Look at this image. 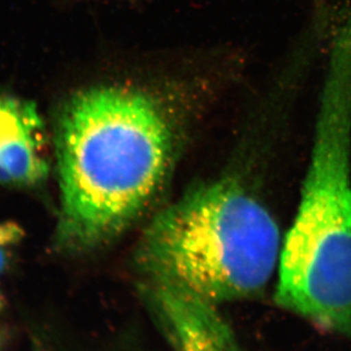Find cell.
<instances>
[{"mask_svg":"<svg viewBox=\"0 0 351 351\" xmlns=\"http://www.w3.org/2000/svg\"><path fill=\"white\" fill-rule=\"evenodd\" d=\"M55 145L59 242L85 249L112 239L147 206L169 166L173 129L152 95L90 87L64 101Z\"/></svg>","mask_w":351,"mask_h":351,"instance_id":"6da1fadb","label":"cell"},{"mask_svg":"<svg viewBox=\"0 0 351 351\" xmlns=\"http://www.w3.org/2000/svg\"><path fill=\"white\" fill-rule=\"evenodd\" d=\"M276 219L234 180L195 189L158 215L141 258L152 280L186 289L213 302L262 292L281 252Z\"/></svg>","mask_w":351,"mask_h":351,"instance_id":"7a4b0ae2","label":"cell"},{"mask_svg":"<svg viewBox=\"0 0 351 351\" xmlns=\"http://www.w3.org/2000/svg\"><path fill=\"white\" fill-rule=\"evenodd\" d=\"M276 302L351 338V92L320 108L297 216L281 247Z\"/></svg>","mask_w":351,"mask_h":351,"instance_id":"3957f363","label":"cell"},{"mask_svg":"<svg viewBox=\"0 0 351 351\" xmlns=\"http://www.w3.org/2000/svg\"><path fill=\"white\" fill-rule=\"evenodd\" d=\"M152 281L149 304L171 351H240L213 302L175 284Z\"/></svg>","mask_w":351,"mask_h":351,"instance_id":"277c9868","label":"cell"},{"mask_svg":"<svg viewBox=\"0 0 351 351\" xmlns=\"http://www.w3.org/2000/svg\"><path fill=\"white\" fill-rule=\"evenodd\" d=\"M45 131L32 101L0 97V184L34 186L49 173Z\"/></svg>","mask_w":351,"mask_h":351,"instance_id":"5b68a950","label":"cell"},{"mask_svg":"<svg viewBox=\"0 0 351 351\" xmlns=\"http://www.w3.org/2000/svg\"><path fill=\"white\" fill-rule=\"evenodd\" d=\"M24 235V230L13 221L0 223V274L6 269L11 254Z\"/></svg>","mask_w":351,"mask_h":351,"instance_id":"8992f818","label":"cell"},{"mask_svg":"<svg viewBox=\"0 0 351 351\" xmlns=\"http://www.w3.org/2000/svg\"><path fill=\"white\" fill-rule=\"evenodd\" d=\"M3 306V298H2L1 294H0V309Z\"/></svg>","mask_w":351,"mask_h":351,"instance_id":"52a82bcc","label":"cell"}]
</instances>
